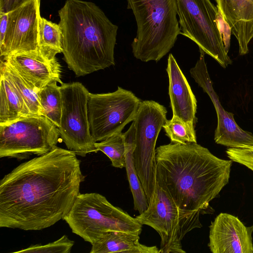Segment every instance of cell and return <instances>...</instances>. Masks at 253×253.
Wrapping results in <instances>:
<instances>
[{
    "label": "cell",
    "instance_id": "obj_27",
    "mask_svg": "<svg viewBox=\"0 0 253 253\" xmlns=\"http://www.w3.org/2000/svg\"><path fill=\"white\" fill-rule=\"evenodd\" d=\"M226 153L230 160L247 167L253 171V146L244 148H228Z\"/></svg>",
    "mask_w": 253,
    "mask_h": 253
},
{
    "label": "cell",
    "instance_id": "obj_1",
    "mask_svg": "<svg viewBox=\"0 0 253 253\" xmlns=\"http://www.w3.org/2000/svg\"><path fill=\"white\" fill-rule=\"evenodd\" d=\"M76 155L56 146L6 174L0 181V227L40 230L63 219L85 178Z\"/></svg>",
    "mask_w": 253,
    "mask_h": 253
},
{
    "label": "cell",
    "instance_id": "obj_16",
    "mask_svg": "<svg viewBox=\"0 0 253 253\" xmlns=\"http://www.w3.org/2000/svg\"><path fill=\"white\" fill-rule=\"evenodd\" d=\"M166 71L169 80V94L173 115L195 127L197 122V100L172 54L169 55Z\"/></svg>",
    "mask_w": 253,
    "mask_h": 253
},
{
    "label": "cell",
    "instance_id": "obj_3",
    "mask_svg": "<svg viewBox=\"0 0 253 253\" xmlns=\"http://www.w3.org/2000/svg\"><path fill=\"white\" fill-rule=\"evenodd\" d=\"M62 53L68 68L84 76L115 65L118 26L94 3L66 0L58 11Z\"/></svg>",
    "mask_w": 253,
    "mask_h": 253
},
{
    "label": "cell",
    "instance_id": "obj_11",
    "mask_svg": "<svg viewBox=\"0 0 253 253\" xmlns=\"http://www.w3.org/2000/svg\"><path fill=\"white\" fill-rule=\"evenodd\" d=\"M60 87L62 99L61 125L58 127L60 137L68 149L77 155L85 157L97 152L88 120L89 92L80 82L63 83Z\"/></svg>",
    "mask_w": 253,
    "mask_h": 253
},
{
    "label": "cell",
    "instance_id": "obj_4",
    "mask_svg": "<svg viewBox=\"0 0 253 253\" xmlns=\"http://www.w3.org/2000/svg\"><path fill=\"white\" fill-rule=\"evenodd\" d=\"M137 24L133 56L141 61H159L173 47L180 29L176 0H126Z\"/></svg>",
    "mask_w": 253,
    "mask_h": 253
},
{
    "label": "cell",
    "instance_id": "obj_2",
    "mask_svg": "<svg viewBox=\"0 0 253 253\" xmlns=\"http://www.w3.org/2000/svg\"><path fill=\"white\" fill-rule=\"evenodd\" d=\"M156 180L180 209L205 212L229 182L233 161L197 143L156 149Z\"/></svg>",
    "mask_w": 253,
    "mask_h": 253
},
{
    "label": "cell",
    "instance_id": "obj_23",
    "mask_svg": "<svg viewBox=\"0 0 253 253\" xmlns=\"http://www.w3.org/2000/svg\"><path fill=\"white\" fill-rule=\"evenodd\" d=\"M57 82L50 83L37 92L42 116L57 127L61 125L62 99L60 87Z\"/></svg>",
    "mask_w": 253,
    "mask_h": 253
},
{
    "label": "cell",
    "instance_id": "obj_9",
    "mask_svg": "<svg viewBox=\"0 0 253 253\" xmlns=\"http://www.w3.org/2000/svg\"><path fill=\"white\" fill-rule=\"evenodd\" d=\"M166 107L153 100L141 101L133 120L134 163L149 201L155 187L156 144L167 120Z\"/></svg>",
    "mask_w": 253,
    "mask_h": 253
},
{
    "label": "cell",
    "instance_id": "obj_15",
    "mask_svg": "<svg viewBox=\"0 0 253 253\" xmlns=\"http://www.w3.org/2000/svg\"><path fill=\"white\" fill-rule=\"evenodd\" d=\"M0 59L9 64L36 92L53 82L63 84L61 67L57 59L48 61L40 54L33 53H16Z\"/></svg>",
    "mask_w": 253,
    "mask_h": 253
},
{
    "label": "cell",
    "instance_id": "obj_17",
    "mask_svg": "<svg viewBox=\"0 0 253 253\" xmlns=\"http://www.w3.org/2000/svg\"><path fill=\"white\" fill-rule=\"evenodd\" d=\"M218 12L239 44V52H249L253 38V0H215Z\"/></svg>",
    "mask_w": 253,
    "mask_h": 253
},
{
    "label": "cell",
    "instance_id": "obj_12",
    "mask_svg": "<svg viewBox=\"0 0 253 253\" xmlns=\"http://www.w3.org/2000/svg\"><path fill=\"white\" fill-rule=\"evenodd\" d=\"M40 0H31L8 13L6 34L0 44V56L39 52Z\"/></svg>",
    "mask_w": 253,
    "mask_h": 253
},
{
    "label": "cell",
    "instance_id": "obj_5",
    "mask_svg": "<svg viewBox=\"0 0 253 253\" xmlns=\"http://www.w3.org/2000/svg\"><path fill=\"white\" fill-rule=\"evenodd\" d=\"M63 220L73 233L91 244L108 231L140 235L142 226L136 217L96 193H80Z\"/></svg>",
    "mask_w": 253,
    "mask_h": 253
},
{
    "label": "cell",
    "instance_id": "obj_22",
    "mask_svg": "<svg viewBox=\"0 0 253 253\" xmlns=\"http://www.w3.org/2000/svg\"><path fill=\"white\" fill-rule=\"evenodd\" d=\"M0 73L11 81L32 115H42L37 92L6 61L0 59Z\"/></svg>",
    "mask_w": 253,
    "mask_h": 253
},
{
    "label": "cell",
    "instance_id": "obj_30",
    "mask_svg": "<svg viewBox=\"0 0 253 253\" xmlns=\"http://www.w3.org/2000/svg\"><path fill=\"white\" fill-rule=\"evenodd\" d=\"M8 22V13L0 12V44L4 39Z\"/></svg>",
    "mask_w": 253,
    "mask_h": 253
},
{
    "label": "cell",
    "instance_id": "obj_18",
    "mask_svg": "<svg viewBox=\"0 0 253 253\" xmlns=\"http://www.w3.org/2000/svg\"><path fill=\"white\" fill-rule=\"evenodd\" d=\"M139 235L120 231L104 232L91 244L90 253H159L156 246H147L139 242Z\"/></svg>",
    "mask_w": 253,
    "mask_h": 253
},
{
    "label": "cell",
    "instance_id": "obj_24",
    "mask_svg": "<svg viewBox=\"0 0 253 253\" xmlns=\"http://www.w3.org/2000/svg\"><path fill=\"white\" fill-rule=\"evenodd\" d=\"M96 152L100 151L110 160L114 167L122 169L126 165V144L124 133L114 134L95 143Z\"/></svg>",
    "mask_w": 253,
    "mask_h": 253
},
{
    "label": "cell",
    "instance_id": "obj_10",
    "mask_svg": "<svg viewBox=\"0 0 253 253\" xmlns=\"http://www.w3.org/2000/svg\"><path fill=\"white\" fill-rule=\"evenodd\" d=\"M141 100L120 86L112 92H89L87 108L89 130L95 142L122 132L135 119Z\"/></svg>",
    "mask_w": 253,
    "mask_h": 253
},
{
    "label": "cell",
    "instance_id": "obj_25",
    "mask_svg": "<svg viewBox=\"0 0 253 253\" xmlns=\"http://www.w3.org/2000/svg\"><path fill=\"white\" fill-rule=\"evenodd\" d=\"M163 128L171 143H197L195 127L186 124L177 116L173 115L170 120H167Z\"/></svg>",
    "mask_w": 253,
    "mask_h": 253
},
{
    "label": "cell",
    "instance_id": "obj_28",
    "mask_svg": "<svg viewBox=\"0 0 253 253\" xmlns=\"http://www.w3.org/2000/svg\"><path fill=\"white\" fill-rule=\"evenodd\" d=\"M31 0H0V12L8 13Z\"/></svg>",
    "mask_w": 253,
    "mask_h": 253
},
{
    "label": "cell",
    "instance_id": "obj_19",
    "mask_svg": "<svg viewBox=\"0 0 253 253\" xmlns=\"http://www.w3.org/2000/svg\"><path fill=\"white\" fill-rule=\"evenodd\" d=\"M0 125L32 115L11 81L0 73Z\"/></svg>",
    "mask_w": 253,
    "mask_h": 253
},
{
    "label": "cell",
    "instance_id": "obj_13",
    "mask_svg": "<svg viewBox=\"0 0 253 253\" xmlns=\"http://www.w3.org/2000/svg\"><path fill=\"white\" fill-rule=\"evenodd\" d=\"M199 49L200 58L195 66L190 69V73L195 81L209 95L214 106L217 117L214 135L215 142L229 148L253 146V134L241 128L235 122L234 114L226 111L220 103L208 71L205 53Z\"/></svg>",
    "mask_w": 253,
    "mask_h": 253
},
{
    "label": "cell",
    "instance_id": "obj_29",
    "mask_svg": "<svg viewBox=\"0 0 253 253\" xmlns=\"http://www.w3.org/2000/svg\"><path fill=\"white\" fill-rule=\"evenodd\" d=\"M218 23L219 27L223 28V31H221L222 35L223 41L225 48L228 53L230 45V35L231 33L230 28L223 20L221 14L218 12Z\"/></svg>",
    "mask_w": 253,
    "mask_h": 253
},
{
    "label": "cell",
    "instance_id": "obj_21",
    "mask_svg": "<svg viewBox=\"0 0 253 253\" xmlns=\"http://www.w3.org/2000/svg\"><path fill=\"white\" fill-rule=\"evenodd\" d=\"M39 52L45 60L56 59L57 54L62 52V33L59 24L41 17L39 21Z\"/></svg>",
    "mask_w": 253,
    "mask_h": 253
},
{
    "label": "cell",
    "instance_id": "obj_26",
    "mask_svg": "<svg viewBox=\"0 0 253 253\" xmlns=\"http://www.w3.org/2000/svg\"><path fill=\"white\" fill-rule=\"evenodd\" d=\"M74 244L73 241L70 240L66 235L60 239L45 245L37 244L31 245L27 248L22 249L14 253H69Z\"/></svg>",
    "mask_w": 253,
    "mask_h": 253
},
{
    "label": "cell",
    "instance_id": "obj_20",
    "mask_svg": "<svg viewBox=\"0 0 253 253\" xmlns=\"http://www.w3.org/2000/svg\"><path fill=\"white\" fill-rule=\"evenodd\" d=\"M134 125L132 122L124 133L126 144V165L127 179L133 199L134 209L142 213L148 206V200L138 176L133 160L134 148Z\"/></svg>",
    "mask_w": 253,
    "mask_h": 253
},
{
    "label": "cell",
    "instance_id": "obj_6",
    "mask_svg": "<svg viewBox=\"0 0 253 253\" xmlns=\"http://www.w3.org/2000/svg\"><path fill=\"white\" fill-rule=\"evenodd\" d=\"M200 211L180 209L170 197L156 183L147 209L136 218L148 225L161 237L159 253H185L181 241L189 232L201 228Z\"/></svg>",
    "mask_w": 253,
    "mask_h": 253
},
{
    "label": "cell",
    "instance_id": "obj_8",
    "mask_svg": "<svg viewBox=\"0 0 253 253\" xmlns=\"http://www.w3.org/2000/svg\"><path fill=\"white\" fill-rule=\"evenodd\" d=\"M60 137L58 127L42 115H30L0 125V157L22 160L54 149Z\"/></svg>",
    "mask_w": 253,
    "mask_h": 253
},
{
    "label": "cell",
    "instance_id": "obj_7",
    "mask_svg": "<svg viewBox=\"0 0 253 253\" xmlns=\"http://www.w3.org/2000/svg\"><path fill=\"white\" fill-rule=\"evenodd\" d=\"M180 34L189 38L223 68L231 64L218 23V11L211 0H176Z\"/></svg>",
    "mask_w": 253,
    "mask_h": 253
},
{
    "label": "cell",
    "instance_id": "obj_14",
    "mask_svg": "<svg viewBox=\"0 0 253 253\" xmlns=\"http://www.w3.org/2000/svg\"><path fill=\"white\" fill-rule=\"evenodd\" d=\"M208 247L212 253H253V225L236 216L220 213L210 226Z\"/></svg>",
    "mask_w": 253,
    "mask_h": 253
}]
</instances>
